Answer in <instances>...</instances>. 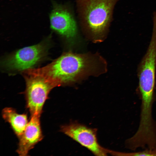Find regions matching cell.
<instances>
[{
  "label": "cell",
  "mask_w": 156,
  "mask_h": 156,
  "mask_svg": "<svg viewBox=\"0 0 156 156\" xmlns=\"http://www.w3.org/2000/svg\"><path fill=\"white\" fill-rule=\"evenodd\" d=\"M2 117L8 122L16 136L19 138L23 133L28 122L26 114H20L12 107L4 108L2 111Z\"/></svg>",
  "instance_id": "cell-9"
},
{
  "label": "cell",
  "mask_w": 156,
  "mask_h": 156,
  "mask_svg": "<svg viewBox=\"0 0 156 156\" xmlns=\"http://www.w3.org/2000/svg\"><path fill=\"white\" fill-rule=\"evenodd\" d=\"M116 156H156V148H148L142 151L136 152L126 153L117 151Z\"/></svg>",
  "instance_id": "cell-10"
},
{
  "label": "cell",
  "mask_w": 156,
  "mask_h": 156,
  "mask_svg": "<svg viewBox=\"0 0 156 156\" xmlns=\"http://www.w3.org/2000/svg\"><path fill=\"white\" fill-rule=\"evenodd\" d=\"M49 15L50 27L54 32L68 39L75 37L77 32L75 22L68 11L63 6L52 1Z\"/></svg>",
  "instance_id": "cell-7"
},
{
  "label": "cell",
  "mask_w": 156,
  "mask_h": 156,
  "mask_svg": "<svg viewBox=\"0 0 156 156\" xmlns=\"http://www.w3.org/2000/svg\"><path fill=\"white\" fill-rule=\"evenodd\" d=\"M156 67V26L147 51L138 68L139 90L142 103L152 104L154 101Z\"/></svg>",
  "instance_id": "cell-3"
},
{
  "label": "cell",
  "mask_w": 156,
  "mask_h": 156,
  "mask_svg": "<svg viewBox=\"0 0 156 156\" xmlns=\"http://www.w3.org/2000/svg\"><path fill=\"white\" fill-rule=\"evenodd\" d=\"M60 131L96 156L113 155L114 151L107 149L99 143L97 129L89 127L77 122L62 125Z\"/></svg>",
  "instance_id": "cell-6"
},
{
  "label": "cell",
  "mask_w": 156,
  "mask_h": 156,
  "mask_svg": "<svg viewBox=\"0 0 156 156\" xmlns=\"http://www.w3.org/2000/svg\"><path fill=\"white\" fill-rule=\"evenodd\" d=\"M40 117L37 115L31 116L23 133L19 138L16 151L20 156H27L29 151L43 139Z\"/></svg>",
  "instance_id": "cell-8"
},
{
  "label": "cell",
  "mask_w": 156,
  "mask_h": 156,
  "mask_svg": "<svg viewBox=\"0 0 156 156\" xmlns=\"http://www.w3.org/2000/svg\"><path fill=\"white\" fill-rule=\"evenodd\" d=\"M118 0H78L86 25L93 35L100 36L106 31Z\"/></svg>",
  "instance_id": "cell-2"
},
{
  "label": "cell",
  "mask_w": 156,
  "mask_h": 156,
  "mask_svg": "<svg viewBox=\"0 0 156 156\" xmlns=\"http://www.w3.org/2000/svg\"><path fill=\"white\" fill-rule=\"evenodd\" d=\"M49 38L37 44L21 49L10 55L3 60V66L7 70L15 72L31 69L46 56Z\"/></svg>",
  "instance_id": "cell-5"
},
{
  "label": "cell",
  "mask_w": 156,
  "mask_h": 156,
  "mask_svg": "<svg viewBox=\"0 0 156 156\" xmlns=\"http://www.w3.org/2000/svg\"><path fill=\"white\" fill-rule=\"evenodd\" d=\"M24 75L26 83L25 94L27 108L31 116H40L49 93L56 86L49 79L33 69L25 71Z\"/></svg>",
  "instance_id": "cell-4"
},
{
  "label": "cell",
  "mask_w": 156,
  "mask_h": 156,
  "mask_svg": "<svg viewBox=\"0 0 156 156\" xmlns=\"http://www.w3.org/2000/svg\"><path fill=\"white\" fill-rule=\"evenodd\" d=\"M91 62L87 56L67 53L46 66L35 70L57 86L74 80L91 66Z\"/></svg>",
  "instance_id": "cell-1"
}]
</instances>
